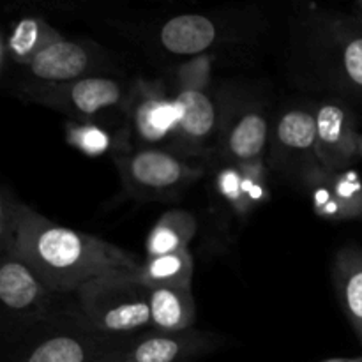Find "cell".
Returning a JSON list of instances; mask_svg holds the SVG:
<instances>
[{"label": "cell", "instance_id": "1", "mask_svg": "<svg viewBox=\"0 0 362 362\" xmlns=\"http://www.w3.org/2000/svg\"><path fill=\"white\" fill-rule=\"evenodd\" d=\"M0 240L9 243L59 296H76L95 279L138 272L144 265L136 255L108 240L49 221L7 191L0 205Z\"/></svg>", "mask_w": 362, "mask_h": 362}, {"label": "cell", "instance_id": "2", "mask_svg": "<svg viewBox=\"0 0 362 362\" xmlns=\"http://www.w3.org/2000/svg\"><path fill=\"white\" fill-rule=\"evenodd\" d=\"M211 57H197L179 67L173 98L177 105V140L173 152L180 156H207L218 151L223 119L212 92Z\"/></svg>", "mask_w": 362, "mask_h": 362}, {"label": "cell", "instance_id": "3", "mask_svg": "<svg viewBox=\"0 0 362 362\" xmlns=\"http://www.w3.org/2000/svg\"><path fill=\"white\" fill-rule=\"evenodd\" d=\"M148 292L138 272H115L83 286L76 303L94 331L112 338H133L152 329Z\"/></svg>", "mask_w": 362, "mask_h": 362}, {"label": "cell", "instance_id": "4", "mask_svg": "<svg viewBox=\"0 0 362 362\" xmlns=\"http://www.w3.org/2000/svg\"><path fill=\"white\" fill-rule=\"evenodd\" d=\"M115 165L124 191L141 202L177 200L205 175V166L170 148H133L117 154Z\"/></svg>", "mask_w": 362, "mask_h": 362}, {"label": "cell", "instance_id": "5", "mask_svg": "<svg viewBox=\"0 0 362 362\" xmlns=\"http://www.w3.org/2000/svg\"><path fill=\"white\" fill-rule=\"evenodd\" d=\"M14 362H101L129 338H112L94 331L83 315L53 317L27 329Z\"/></svg>", "mask_w": 362, "mask_h": 362}, {"label": "cell", "instance_id": "6", "mask_svg": "<svg viewBox=\"0 0 362 362\" xmlns=\"http://www.w3.org/2000/svg\"><path fill=\"white\" fill-rule=\"evenodd\" d=\"M311 35L332 87L362 103V14L325 11L311 20Z\"/></svg>", "mask_w": 362, "mask_h": 362}, {"label": "cell", "instance_id": "7", "mask_svg": "<svg viewBox=\"0 0 362 362\" xmlns=\"http://www.w3.org/2000/svg\"><path fill=\"white\" fill-rule=\"evenodd\" d=\"M126 129L133 148H175L177 105L173 92L161 80H138L133 83L124 108Z\"/></svg>", "mask_w": 362, "mask_h": 362}, {"label": "cell", "instance_id": "8", "mask_svg": "<svg viewBox=\"0 0 362 362\" xmlns=\"http://www.w3.org/2000/svg\"><path fill=\"white\" fill-rule=\"evenodd\" d=\"M133 83L119 78L94 74L57 87L23 88L28 101L39 103L69 117V120H98L101 113L120 108L124 112Z\"/></svg>", "mask_w": 362, "mask_h": 362}, {"label": "cell", "instance_id": "9", "mask_svg": "<svg viewBox=\"0 0 362 362\" xmlns=\"http://www.w3.org/2000/svg\"><path fill=\"white\" fill-rule=\"evenodd\" d=\"M0 300L6 315H11L21 331L53 317V303L59 293L42 283L37 272L11 246L0 240Z\"/></svg>", "mask_w": 362, "mask_h": 362}, {"label": "cell", "instance_id": "10", "mask_svg": "<svg viewBox=\"0 0 362 362\" xmlns=\"http://www.w3.org/2000/svg\"><path fill=\"white\" fill-rule=\"evenodd\" d=\"M272 166L308 186L322 172L317 159V108L296 106L276 119L269 145Z\"/></svg>", "mask_w": 362, "mask_h": 362}, {"label": "cell", "instance_id": "11", "mask_svg": "<svg viewBox=\"0 0 362 362\" xmlns=\"http://www.w3.org/2000/svg\"><path fill=\"white\" fill-rule=\"evenodd\" d=\"M110 55L92 41L60 37L46 46L28 66L23 67L27 83L23 88L57 87L85 76L103 74Z\"/></svg>", "mask_w": 362, "mask_h": 362}, {"label": "cell", "instance_id": "12", "mask_svg": "<svg viewBox=\"0 0 362 362\" xmlns=\"http://www.w3.org/2000/svg\"><path fill=\"white\" fill-rule=\"evenodd\" d=\"M239 27V14L184 13L159 25L156 42L170 55L197 59L235 37Z\"/></svg>", "mask_w": 362, "mask_h": 362}, {"label": "cell", "instance_id": "13", "mask_svg": "<svg viewBox=\"0 0 362 362\" xmlns=\"http://www.w3.org/2000/svg\"><path fill=\"white\" fill-rule=\"evenodd\" d=\"M223 338L205 331H154L126 339L101 362H191L218 349Z\"/></svg>", "mask_w": 362, "mask_h": 362}, {"label": "cell", "instance_id": "14", "mask_svg": "<svg viewBox=\"0 0 362 362\" xmlns=\"http://www.w3.org/2000/svg\"><path fill=\"white\" fill-rule=\"evenodd\" d=\"M317 159L324 172L349 170L362 161V133L345 101L329 99L317 106Z\"/></svg>", "mask_w": 362, "mask_h": 362}, {"label": "cell", "instance_id": "15", "mask_svg": "<svg viewBox=\"0 0 362 362\" xmlns=\"http://www.w3.org/2000/svg\"><path fill=\"white\" fill-rule=\"evenodd\" d=\"M267 110L253 105L232 112L228 120L223 119L218 154L226 165H251L265 161L272 134Z\"/></svg>", "mask_w": 362, "mask_h": 362}, {"label": "cell", "instance_id": "16", "mask_svg": "<svg viewBox=\"0 0 362 362\" xmlns=\"http://www.w3.org/2000/svg\"><path fill=\"white\" fill-rule=\"evenodd\" d=\"M214 191L237 218H247L271 200L269 168L265 161L251 165H226L216 172Z\"/></svg>", "mask_w": 362, "mask_h": 362}, {"label": "cell", "instance_id": "17", "mask_svg": "<svg viewBox=\"0 0 362 362\" xmlns=\"http://www.w3.org/2000/svg\"><path fill=\"white\" fill-rule=\"evenodd\" d=\"M313 211L331 223L362 218V179L354 168L339 172L322 170L308 182Z\"/></svg>", "mask_w": 362, "mask_h": 362}, {"label": "cell", "instance_id": "18", "mask_svg": "<svg viewBox=\"0 0 362 362\" xmlns=\"http://www.w3.org/2000/svg\"><path fill=\"white\" fill-rule=\"evenodd\" d=\"M332 283H334L338 303L345 313L350 327L356 332L362 345V250L346 246L339 250L332 264Z\"/></svg>", "mask_w": 362, "mask_h": 362}, {"label": "cell", "instance_id": "19", "mask_svg": "<svg viewBox=\"0 0 362 362\" xmlns=\"http://www.w3.org/2000/svg\"><path fill=\"white\" fill-rule=\"evenodd\" d=\"M62 37L59 30L41 18H23L13 23L2 39V67L9 64L25 67L52 42Z\"/></svg>", "mask_w": 362, "mask_h": 362}, {"label": "cell", "instance_id": "20", "mask_svg": "<svg viewBox=\"0 0 362 362\" xmlns=\"http://www.w3.org/2000/svg\"><path fill=\"white\" fill-rule=\"evenodd\" d=\"M152 329L161 332H182L193 329L197 318L191 288H148Z\"/></svg>", "mask_w": 362, "mask_h": 362}, {"label": "cell", "instance_id": "21", "mask_svg": "<svg viewBox=\"0 0 362 362\" xmlns=\"http://www.w3.org/2000/svg\"><path fill=\"white\" fill-rule=\"evenodd\" d=\"M197 232L198 221L189 211H184V209L166 211L148 232L147 243H145L147 258L187 250Z\"/></svg>", "mask_w": 362, "mask_h": 362}, {"label": "cell", "instance_id": "22", "mask_svg": "<svg viewBox=\"0 0 362 362\" xmlns=\"http://www.w3.org/2000/svg\"><path fill=\"white\" fill-rule=\"evenodd\" d=\"M64 131L67 144L88 158H99L110 152L117 156L131 151L126 129L113 133L99 120H67Z\"/></svg>", "mask_w": 362, "mask_h": 362}, {"label": "cell", "instance_id": "23", "mask_svg": "<svg viewBox=\"0 0 362 362\" xmlns=\"http://www.w3.org/2000/svg\"><path fill=\"white\" fill-rule=\"evenodd\" d=\"M194 260L189 250L151 257L138 271V278L147 288H191Z\"/></svg>", "mask_w": 362, "mask_h": 362}, {"label": "cell", "instance_id": "24", "mask_svg": "<svg viewBox=\"0 0 362 362\" xmlns=\"http://www.w3.org/2000/svg\"><path fill=\"white\" fill-rule=\"evenodd\" d=\"M325 362H362V356L356 357V359H332V361H325Z\"/></svg>", "mask_w": 362, "mask_h": 362}]
</instances>
